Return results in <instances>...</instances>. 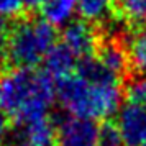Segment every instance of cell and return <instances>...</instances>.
Masks as SVG:
<instances>
[{
  "mask_svg": "<svg viewBox=\"0 0 146 146\" xmlns=\"http://www.w3.org/2000/svg\"><path fill=\"white\" fill-rule=\"evenodd\" d=\"M8 59V31L5 25H0V66Z\"/></svg>",
  "mask_w": 146,
  "mask_h": 146,
  "instance_id": "cell-17",
  "label": "cell"
},
{
  "mask_svg": "<svg viewBox=\"0 0 146 146\" xmlns=\"http://www.w3.org/2000/svg\"><path fill=\"white\" fill-rule=\"evenodd\" d=\"M143 146H146V145H143Z\"/></svg>",
  "mask_w": 146,
  "mask_h": 146,
  "instance_id": "cell-21",
  "label": "cell"
},
{
  "mask_svg": "<svg viewBox=\"0 0 146 146\" xmlns=\"http://www.w3.org/2000/svg\"><path fill=\"white\" fill-rule=\"evenodd\" d=\"M115 5L123 20L138 27L146 23V0H117Z\"/></svg>",
  "mask_w": 146,
  "mask_h": 146,
  "instance_id": "cell-13",
  "label": "cell"
},
{
  "mask_svg": "<svg viewBox=\"0 0 146 146\" xmlns=\"http://www.w3.org/2000/svg\"><path fill=\"white\" fill-rule=\"evenodd\" d=\"M49 0H23L25 7L27 8H31V10H36V8H44Z\"/></svg>",
  "mask_w": 146,
  "mask_h": 146,
  "instance_id": "cell-19",
  "label": "cell"
},
{
  "mask_svg": "<svg viewBox=\"0 0 146 146\" xmlns=\"http://www.w3.org/2000/svg\"><path fill=\"white\" fill-rule=\"evenodd\" d=\"M99 146H125L121 133H120L117 123L108 121L100 126L99 131Z\"/></svg>",
  "mask_w": 146,
  "mask_h": 146,
  "instance_id": "cell-15",
  "label": "cell"
},
{
  "mask_svg": "<svg viewBox=\"0 0 146 146\" xmlns=\"http://www.w3.org/2000/svg\"><path fill=\"white\" fill-rule=\"evenodd\" d=\"M77 13V0H49L43 8V18L53 27H66Z\"/></svg>",
  "mask_w": 146,
  "mask_h": 146,
  "instance_id": "cell-11",
  "label": "cell"
},
{
  "mask_svg": "<svg viewBox=\"0 0 146 146\" xmlns=\"http://www.w3.org/2000/svg\"><path fill=\"white\" fill-rule=\"evenodd\" d=\"M0 92H2V76H0Z\"/></svg>",
  "mask_w": 146,
  "mask_h": 146,
  "instance_id": "cell-20",
  "label": "cell"
},
{
  "mask_svg": "<svg viewBox=\"0 0 146 146\" xmlns=\"http://www.w3.org/2000/svg\"><path fill=\"white\" fill-rule=\"evenodd\" d=\"M113 12V0H77V13L87 23H104Z\"/></svg>",
  "mask_w": 146,
  "mask_h": 146,
  "instance_id": "cell-12",
  "label": "cell"
},
{
  "mask_svg": "<svg viewBox=\"0 0 146 146\" xmlns=\"http://www.w3.org/2000/svg\"><path fill=\"white\" fill-rule=\"evenodd\" d=\"M99 131L100 126L94 120L66 115L56 123V145L99 146Z\"/></svg>",
  "mask_w": 146,
  "mask_h": 146,
  "instance_id": "cell-4",
  "label": "cell"
},
{
  "mask_svg": "<svg viewBox=\"0 0 146 146\" xmlns=\"http://www.w3.org/2000/svg\"><path fill=\"white\" fill-rule=\"evenodd\" d=\"M56 102V84L44 71L13 69L2 76L0 108L15 123L46 118Z\"/></svg>",
  "mask_w": 146,
  "mask_h": 146,
  "instance_id": "cell-2",
  "label": "cell"
},
{
  "mask_svg": "<svg viewBox=\"0 0 146 146\" xmlns=\"http://www.w3.org/2000/svg\"><path fill=\"white\" fill-rule=\"evenodd\" d=\"M61 44L66 46L80 61L90 58L97 51L99 40H97V33L90 23L84 20H72L69 25L62 28Z\"/></svg>",
  "mask_w": 146,
  "mask_h": 146,
  "instance_id": "cell-6",
  "label": "cell"
},
{
  "mask_svg": "<svg viewBox=\"0 0 146 146\" xmlns=\"http://www.w3.org/2000/svg\"><path fill=\"white\" fill-rule=\"evenodd\" d=\"M128 64L138 76H146V25L131 30L125 40Z\"/></svg>",
  "mask_w": 146,
  "mask_h": 146,
  "instance_id": "cell-10",
  "label": "cell"
},
{
  "mask_svg": "<svg viewBox=\"0 0 146 146\" xmlns=\"http://www.w3.org/2000/svg\"><path fill=\"white\" fill-rule=\"evenodd\" d=\"M8 139L12 146H51L56 141V123L49 117L15 123Z\"/></svg>",
  "mask_w": 146,
  "mask_h": 146,
  "instance_id": "cell-5",
  "label": "cell"
},
{
  "mask_svg": "<svg viewBox=\"0 0 146 146\" xmlns=\"http://www.w3.org/2000/svg\"><path fill=\"white\" fill-rule=\"evenodd\" d=\"M128 102L138 104L146 108V76H136L126 87Z\"/></svg>",
  "mask_w": 146,
  "mask_h": 146,
  "instance_id": "cell-14",
  "label": "cell"
},
{
  "mask_svg": "<svg viewBox=\"0 0 146 146\" xmlns=\"http://www.w3.org/2000/svg\"><path fill=\"white\" fill-rule=\"evenodd\" d=\"M44 72L51 77L53 80H61L76 72L79 59L74 56L66 46L62 44H56L51 49V53L46 56L44 59Z\"/></svg>",
  "mask_w": 146,
  "mask_h": 146,
  "instance_id": "cell-9",
  "label": "cell"
},
{
  "mask_svg": "<svg viewBox=\"0 0 146 146\" xmlns=\"http://www.w3.org/2000/svg\"><path fill=\"white\" fill-rule=\"evenodd\" d=\"M8 135H10V125H8V117L7 113L0 108V145L8 139Z\"/></svg>",
  "mask_w": 146,
  "mask_h": 146,
  "instance_id": "cell-18",
  "label": "cell"
},
{
  "mask_svg": "<svg viewBox=\"0 0 146 146\" xmlns=\"http://www.w3.org/2000/svg\"><path fill=\"white\" fill-rule=\"evenodd\" d=\"M56 100L67 115L97 121L118 113L123 89L118 77L90 56L79 61L74 74L56 82Z\"/></svg>",
  "mask_w": 146,
  "mask_h": 146,
  "instance_id": "cell-1",
  "label": "cell"
},
{
  "mask_svg": "<svg viewBox=\"0 0 146 146\" xmlns=\"http://www.w3.org/2000/svg\"><path fill=\"white\" fill-rule=\"evenodd\" d=\"M25 8L23 0H0V25L18 18Z\"/></svg>",
  "mask_w": 146,
  "mask_h": 146,
  "instance_id": "cell-16",
  "label": "cell"
},
{
  "mask_svg": "<svg viewBox=\"0 0 146 146\" xmlns=\"http://www.w3.org/2000/svg\"><path fill=\"white\" fill-rule=\"evenodd\" d=\"M95 59L99 61L100 66L105 71H108L112 76L118 79H121V76L130 67L125 44H121L117 40H107L104 43H99Z\"/></svg>",
  "mask_w": 146,
  "mask_h": 146,
  "instance_id": "cell-8",
  "label": "cell"
},
{
  "mask_svg": "<svg viewBox=\"0 0 146 146\" xmlns=\"http://www.w3.org/2000/svg\"><path fill=\"white\" fill-rule=\"evenodd\" d=\"M118 126L125 146H143L146 145V108L126 102L120 107L117 113Z\"/></svg>",
  "mask_w": 146,
  "mask_h": 146,
  "instance_id": "cell-7",
  "label": "cell"
},
{
  "mask_svg": "<svg viewBox=\"0 0 146 146\" xmlns=\"http://www.w3.org/2000/svg\"><path fill=\"white\" fill-rule=\"evenodd\" d=\"M56 38V28L44 18L18 21L8 31V61L17 69H33L44 62Z\"/></svg>",
  "mask_w": 146,
  "mask_h": 146,
  "instance_id": "cell-3",
  "label": "cell"
}]
</instances>
